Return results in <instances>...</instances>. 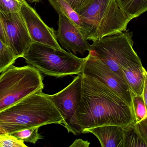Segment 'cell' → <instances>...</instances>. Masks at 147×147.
<instances>
[{"mask_svg":"<svg viewBox=\"0 0 147 147\" xmlns=\"http://www.w3.org/2000/svg\"><path fill=\"white\" fill-rule=\"evenodd\" d=\"M76 120L82 131L107 125L124 128L136 123L134 110L124 100L106 85L84 75Z\"/></svg>","mask_w":147,"mask_h":147,"instance_id":"6da1fadb","label":"cell"},{"mask_svg":"<svg viewBox=\"0 0 147 147\" xmlns=\"http://www.w3.org/2000/svg\"><path fill=\"white\" fill-rule=\"evenodd\" d=\"M63 123L61 114L42 91L0 111V126L8 134L32 127Z\"/></svg>","mask_w":147,"mask_h":147,"instance_id":"7a4b0ae2","label":"cell"},{"mask_svg":"<svg viewBox=\"0 0 147 147\" xmlns=\"http://www.w3.org/2000/svg\"><path fill=\"white\" fill-rule=\"evenodd\" d=\"M77 13L82 24V35L92 41L125 32L132 20L116 0H91Z\"/></svg>","mask_w":147,"mask_h":147,"instance_id":"3957f363","label":"cell"},{"mask_svg":"<svg viewBox=\"0 0 147 147\" xmlns=\"http://www.w3.org/2000/svg\"><path fill=\"white\" fill-rule=\"evenodd\" d=\"M22 58L27 64L45 75L57 78L81 74L86 60L63 48L34 42Z\"/></svg>","mask_w":147,"mask_h":147,"instance_id":"277c9868","label":"cell"},{"mask_svg":"<svg viewBox=\"0 0 147 147\" xmlns=\"http://www.w3.org/2000/svg\"><path fill=\"white\" fill-rule=\"evenodd\" d=\"M44 88L40 71L32 66L12 65L0 75V111Z\"/></svg>","mask_w":147,"mask_h":147,"instance_id":"5b68a950","label":"cell"},{"mask_svg":"<svg viewBox=\"0 0 147 147\" xmlns=\"http://www.w3.org/2000/svg\"><path fill=\"white\" fill-rule=\"evenodd\" d=\"M133 32L127 31L103 37L93 41L90 51L113 72L123 77L121 69L134 63L142 62L133 47Z\"/></svg>","mask_w":147,"mask_h":147,"instance_id":"8992f818","label":"cell"},{"mask_svg":"<svg viewBox=\"0 0 147 147\" xmlns=\"http://www.w3.org/2000/svg\"><path fill=\"white\" fill-rule=\"evenodd\" d=\"M82 75H78L67 87L59 92L48 95L63 119V126L69 133L74 135L82 133V130L76 120V112L82 96Z\"/></svg>","mask_w":147,"mask_h":147,"instance_id":"52a82bcc","label":"cell"},{"mask_svg":"<svg viewBox=\"0 0 147 147\" xmlns=\"http://www.w3.org/2000/svg\"><path fill=\"white\" fill-rule=\"evenodd\" d=\"M86 57L82 75L96 79L114 91L133 110L132 94L124 78L113 72L91 51Z\"/></svg>","mask_w":147,"mask_h":147,"instance_id":"ba28073f","label":"cell"},{"mask_svg":"<svg viewBox=\"0 0 147 147\" xmlns=\"http://www.w3.org/2000/svg\"><path fill=\"white\" fill-rule=\"evenodd\" d=\"M0 20L8 46L17 58H22L33 41L20 12L0 10Z\"/></svg>","mask_w":147,"mask_h":147,"instance_id":"9c48e42d","label":"cell"},{"mask_svg":"<svg viewBox=\"0 0 147 147\" xmlns=\"http://www.w3.org/2000/svg\"><path fill=\"white\" fill-rule=\"evenodd\" d=\"M19 12L33 42L62 49L57 40L55 29L48 26L36 10L25 0L21 1Z\"/></svg>","mask_w":147,"mask_h":147,"instance_id":"30bf717a","label":"cell"},{"mask_svg":"<svg viewBox=\"0 0 147 147\" xmlns=\"http://www.w3.org/2000/svg\"><path fill=\"white\" fill-rule=\"evenodd\" d=\"M58 28L56 37L59 44L69 52L84 54L90 50V45L79 29L67 17L59 14Z\"/></svg>","mask_w":147,"mask_h":147,"instance_id":"8fae6325","label":"cell"},{"mask_svg":"<svg viewBox=\"0 0 147 147\" xmlns=\"http://www.w3.org/2000/svg\"><path fill=\"white\" fill-rule=\"evenodd\" d=\"M91 133L97 138L102 147H124V127L116 125L86 129L82 133Z\"/></svg>","mask_w":147,"mask_h":147,"instance_id":"7c38bea8","label":"cell"},{"mask_svg":"<svg viewBox=\"0 0 147 147\" xmlns=\"http://www.w3.org/2000/svg\"><path fill=\"white\" fill-rule=\"evenodd\" d=\"M123 77L127 82L131 93L142 95L147 70L142 62L129 65L121 69Z\"/></svg>","mask_w":147,"mask_h":147,"instance_id":"4fadbf2b","label":"cell"},{"mask_svg":"<svg viewBox=\"0 0 147 147\" xmlns=\"http://www.w3.org/2000/svg\"><path fill=\"white\" fill-rule=\"evenodd\" d=\"M116 1L131 20L147 11V0H116Z\"/></svg>","mask_w":147,"mask_h":147,"instance_id":"5bb4252c","label":"cell"},{"mask_svg":"<svg viewBox=\"0 0 147 147\" xmlns=\"http://www.w3.org/2000/svg\"><path fill=\"white\" fill-rule=\"evenodd\" d=\"M48 1L58 14H62L67 17L78 27L82 33V26L79 16L65 0Z\"/></svg>","mask_w":147,"mask_h":147,"instance_id":"9a60e30c","label":"cell"},{"mask_svg":"<svg viewBox=\"0 0 147 147\" xmlns=\"http://www.w3.org/2000/svg\"><path fill=\"white\" fill-rule=\"evenodd\" d=\"M40 127H35L25 129L11 133L9 134L24 142L35 144L39 140L43 139V136L38 133Z\"/></svg>","mask_w":147,"mask_h":147,"instance_id":"2e32d148","label":"cell"},{"mask_svg":"<svg viewBox=\"0 0 147 147\" xmlns=\"http://www.w3.org/2000/svg\"><path fill=\"white\" fill-rule=\"evenodd\" d=\"M17 58L0 39V73L13 64Z\"/></svg>","mask_w":147,"mask_h":147,"instance_id":"e0dca14e","label":"cell"},{"mask_svg":"<svg viewBox=\"0 0 147 147\" xmlns=\"http://www.w3.org/2000/svg\"><path fill=\"white\" fill-rule=\"evenodd\" d=\"M124 147H147L145 142L135 131L134 125L124 127Z\"/></svg>","mask_w":147,"mask_h":147,"instance_id":"ac0fdd59","label":"cell"},{"mask_svg":"<svg viewBox=\"0 0 147 147\" xmlns=\"http://www.w3.org/2000/svg\"><path fill=\"white\" fill-rule=\"evenodd\" d=\"M131 94L133 110L135 117L136 123H138L146 116L147 109L142 95Z\"/></svg>","mask_w":147,"mask_h":147,"instance_id":"d6986e66","label":"cell"},{"mask_svg":"<svg viewBox=\"0 0 147 147\" xmlns=\"http://www.w3.org/2000/svg\"><path fill=\"white\" fill-rule=\"evenodd\" d=\"M24 142L8 133L0 135V147H27Z\"/></svg>","mask_w":147,"mask_h":147,"instance_id":"ffe728a7","label":"cell"},{"mask_svg":"<svg viewBox=\"0 0 147 147\" xmlns=\"http://www.w3.org/2000/svg\"><path fill=\"white\" fill-rule=\"evenodd\" d=\"M21 5L20 0H0V10L5 12H19Z\"/></svg>","mask_w":147,"mask_h":147,"instance_id":"44dd1931","label":"cell"},{"mask_svg":"<svg viewBox=\"0 0 147 147\" xmlns=\"http://www.w3.org/2000/svg\"><path fill=\"white\" fill-rule=\"evenodd\" d=\"M135 131L142 139L147 147V115L140 121L134 124Z\"/></svg>","mask_w":147,"mask_h":147,"instance_id":"7402d4cb","label":"cell"},{"mask_svg":"<svg viewBox=\"0 0 147 147\" xmlns=\"http://www.w3.org/2000/svg\"><path fill=\"white\" fill-rule=\"evenodd\" d=\"M70 6L78 12L80 9L84 7L91 0H65Z\"/></svg>","mask_w":147,"mask_h":147,"instance_id":"603a6c76","label":"cell"},{"mask_svg":"<svg viewBox=\"0 0 147 147\" xmlns=\"http://www.w3.org/2000/svg\"><path fill=\"white\" fill-rule=\"evenodd\" d=\"M90 143L87 141H84L82 139H78L74 141V142L70 146V147H88L90 146Z\"/></svg>","mask_w":147,"mask_h":147,"instance_id":"cb8c5ba5","label":"cell"},{"mask_svg":"<svg viewBox=\"0 0 147 147\" xmlns=\"http://www.w3.org/2000/svg\"><path fill=\"white\" fill-rule=\"evenodd\" d=\"M142 96L144 99L147 110V72L145 75V83H144V89H143Z\"/></svg>","mask_w":147,"mask_h":147,"instance_id":"d4e9b609","label":"cell"},{"mask_svg":"<svg viewBox=\"0 0 147 147\" xmlns=\"http://www.w3.org/2000/svg\"><path fill=\"white\" fill-rule=\"evenodd\" d=\"M0 39L3 41L4 44H6L7 46H8L7 41L5 33H4V30H3L1 20H0Z\"/></svg>","mask_w":147,"mask_h":147,"instance_id":"484cf974","label":"cell"},{"mask_svg":"<svg viewBox=\"0 0 147 147\" xmlns=\"http://www.w3.org/2000/svg\"><path fill=\"white\" fill-rule=\"evenodd\" d=\"M5 133H7V132L0 126V135Z\"/></svg>","mask_w":147,"mask_h":147,"instance_id":"4316f807","label":"cell"},{"mask_svg":"<svg viewBox=\"0 0 147 147\" xmlns=\"http://www.w3.org/2000/svg\"><path fill=\"white\" fill-rule=\"evenodd\" d=\"M26 1V0H25ZM27 1H28L30 3H34V2H38L40 1H41V0H27Z\"/></svg>","mask_w":147,"mask_h":147,"instance_id":"83f0119b","label":"cell"},{"mask_svg":"<svg viewBox=\"0 0 147 147\" xmlns=\"http://www.w3.org/2000/svg\"><path fill=\"white\" fill-rule=\"evenodd\" d=\"M20 1H22V0H20Z\"/></svg>","mask_w":147,"mask_h":147,"instance_id":"f1b7e54d","label":"cell"}]
</instances>
